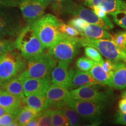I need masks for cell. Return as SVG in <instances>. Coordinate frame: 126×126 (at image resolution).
<instances>
[{
    "label": "cell",
    "instance_id": "obj_1",
    "mask_svg": "<svg viewBox=\"0 0 126 126\" xmlns=\"http://www.w3.org/2000/svg\"><path fill=\"white\" fill-rule=\"evenodd\" d=\"M61 23L56 16L47 14L42 16L31 25L44 47L49 48L63 35L59 31Z\"/></svg>",
    "mask_w": 126,
    "mask_h": 126
},
{
    "label": "cell",
    "instance_id": "obj_2",
    "mask_svg": "<svg viewBox=\"0 0 126 126\" xmlns=\"http://www.w3.org/2000/svg\"><path fill=\"white\" fill-rule=\"evenodd\" d=\"M52 6L57 12L79 17L88 22L98 25L106 30H111L114 27L110 20H105L99 18L92 10L83 7L71 0L57 1Z\"/></svg>",
    "mask_w": 126,
    "mask_h": 126
},
{
    "label": "cell",
    "instance_id": "obj_3",
    "mask_svg": "<svg viewBox=\"0 0 126 126\" xmlns=\"http://www.w3.org/2000/svg\"><path fill=\"white\" fill-rule=\"evenodd\" d=\"M57 60L48 53H42L28 59L25 70L18 75L20 78H43L50 77Z\"/></svg>",
    "mask_w": 126,
    "mask_h": 126
},
{
    "label": "cell",
    "instance_id": "obj_4",
    "mask_svg": "<svg viewBox=\"0 0 126 126\" xmlns=\"http://www.w3.org/2000/svg\"><path fill=\"white\" fill-rule=\"evenodd\" d=\"M14 43L16 48L26 60L43 53L45 48L32 25L29 24L22 29Z\"/></svg>",
    "mask_w": 126,
    "mask_h": 126
},
{
    "label": "cell",
    "instance_id": "obj_5",
    "mask_svg": "<svg viewBox=\"0 0 126 126\" xmlns=\"http://www.w3.org/2000/svg\"><path fill=\"white\" fill-rule=\"evenodd\" d=\"M81 46L94 47L107 59L126 63V46H119L110 39H96L83 37L78 38Z\"/></svg>",
    "mask_w": 126,
    "mask_h": 126
},
{
    "label": "cell",
    "instance_id": "obj_6",
    "mask_svg": "<svg viewBox=\"0 0 126 126\" xmlns=\"http://www.w3.org/2000/svg\"><path fill=\"white\" fill-rule=\"evenodd\" d=\"M67 105L74 109L83 120L92 125H98L104 117L105 105L86 100H78L70 97Z\"/></svg>",
    "mask_w": 126,
    "mask_h": 126
},
{
    "label": "cell",
    "instance_id": "obj_7",
    "mask_svg": "<svg viewBox=\"0 0 126 126\" xmlns=\"http://www.w3.org/2000/svg\"><path fill=\"white\" fill-rule=\"evenodd\" d=\"M25 59L18 51L7 52L0 55V83L18 76L25 70L26 65Z\"/></svg>",
    "mask_w": 126,
    "mask_h": 126
},
{
    "label": "cell",
    "instance_id": "obj_8",
    "mask_svg": "<svg viewBox=\"0 0 126 126\" xmlns=\"http://www.w3.org/2000/svg\"><path fill=\"white\" fill-rule=\"evenodd\" d=\"M81 46L78 38L63 33L59 40L49 47L48 53L58 62L70 63L78 54Z\"/></svg>",
    "mask_w": 126,
    "mask_h": 126
},
{
    "label": "cell",
    "instance_id": "obj_9",
    "mask_svg": "<svg viewBox=\"0 0 126 126\" xmlns=\"http://www.w3.org/2000/svg\"><path fill=\"white\" fill-rule=\"evenodd\" d=\"M23 28L18 11L14 8L0 7V39L15 38Z\"/></svg>",
    "mask_w": 126,
    "mask_h": 126
},
{
    "label": "cell",
    "instance_id": "obj_10",
    "mask_svg": "<svg viewBox=\"0 0 126 126\" xmlns=\"http://www.w3.org/2000/svg\"><path fill=\"white\" fill-rule=\"evenodd\" d=\"M97 86H84L70 91L71 97L81 100H86L106 105L113 96L111 91H100Z\"/></svg>",
    "mask_w": 126,
    "mask_h": 126
},
{
    "label": "cell",
    "instance_id": "obj_11",
    "mask_svg": "<svg viewBox=\"0 0 126 126\" xmlns=\"http://www.w3.org/2000/svg\"><path fill=\"white\" fill-rule=\"evenodd\" d=\"M50 2L49 0H20L18 7L27 24L32 25L43 15Z\"/></svg>",
    "mask_w": 126,
    "mask_h": 126
},
{
    "label": "cell",
    "instance_id": "obj_12",
    "mask_svg": "<svg viewBox=\"0 0 126 126\" xmlns=\"http://www.w3.org/2000/svg\"><path fill=\"white\" fill-rule=\"evenodd\" d=\"M70 63L59 61L51 72V81L53 84L67 88L70 91V86L74 70L70 67Z\"/></svg>",
    "mask_w": 126,
    "mask_h": 126
},
{
    "label": "cell",
    "instance_id": "obj_13",
    "mask_svg": "<svg viewBox=\"0 0 126 126\" xmlns=\"http://www.w3.org/2000/svg\"><path fill=\"white\" fill-rule=\"evenodd\" d=\"M47 108H60L67 105V102L71 97L70 92L67 88L50 85L45 94Z\"/></svg>",
    "mask_w": 126,
    "mask_h": 126
},
{
    "label": "cell",
    "instance_id": "obj_14",
    "mask_svg": "<svg viewBox=\"0 0 126 126\" xmlns=\"http://www.w3.org/2000/svg\"><path fill=\"white\" fill-rule=\"evenodd\" d=\"M51 82L50 77L43 78H22L25 96H27L30 94L45 95L47 89L51 85Z\"/></svg>",
    "mask_w": 126,
    "mask_h": 126
},
{
    "label": "cell",
    "instance_id": "obj_15",
    "mask_svg": "<svg viewBox=\"0 0 126 126\" xmlns=\"http://www.w3.org/2000/svg\"><path fill=\"white\" fill-rule=\"evenodd\" d=\"M82 4L91 8L97 7L111 14L119 11H126V2L123 0H80Z\"/></svg>",
    "mask_w": 126,
    "mask_h": 126
},
{
    "label": "cell",
    "instance_id": "obj_16",
    "mask_svg": "<svg viewBox=\"0 0 126 126\" xmlns=\"http://www.w3.org/2000/svg\"><path fill=\"white\" fill-rule=\"evenodd\" d=\"M93 77L89 72L82 71L79 70H75L72 76L70 91L75 88L84 86H102Z\"/></svg>",
    "mask_w": 126,
    "mask_h": 126
},
{
    "label": "cell",
    "instance_id": "obj_17",
    "mask_svg": "<svg viewBox=\"0 0 126 126\" xmlns=\"http://www.w3.org/2000/svg\"><path fill=\"white\" fill-rule=\"evenodd\" d=\"M110 87L116 89L126 88V63L116 61V66L112 72Z\"/></svg>",
    "mask_w": 126,
    "mask_h": 126
},
{
    "label": "cell",
    "instance_id": "obj_18",
    "mask_svg": "<svg viewBox=\"0 0 126 126\" xmlns=\"http://www.w3.org/2000/svg\"><path fill=\"white\" fill-rule=\"evenodd\" d=\"M79 34L83 37L96 39H110L112 40V35L104 28L98 25L89 22L83 28Z\"/></svg>",
    "mask_w": 126,
    "mask_h": 126
},
{
    "label": "cell",
    "instance_id": "obj_19",
    "mask_svg": "<svg viewBox=\"0 0 126 126\" xmlns=\"http://www.w3.org/2000/svg\"><path fill=\"white\" fill-rule=\"evenodd\" d=\"M0 87L3 91L23 99L25 97L23 88L22 79L19 76L11 79L1 84Z\"/></svg>",
    "mask_w": 126,
    "mask_h": 126
},
{
    "label": "cell",
    "instance_id": "obj_20",
    "mask_svg": "<svg viewBox=\"0 0 126 126\" xmlns=\"http://www.w3.org/2000/svg\"><path fill=\"white\" fill-rule=\"evenodd\" d=\"M22 99L14 95L5 91L0 93V106L4 108L7 111H11L21 106Z\"/></svg>",
    "mask_w": 126,
    "mask_h": 126
},
{
    "label": "cell",
    "instance_id": "obj_21",
    "mask_svg": "<svg viewBox=\"0 0 126 126\" xmlns=\"http://www.w3.org/2000/svg\"><path fill=\"white\" fill-rule=\"evenodd\" d=\"M22 103L39 112H42L47 109L45 95L37 94H28L25 96L22 99Z\"/></svg>",
    "mask_w": 126,
    "mask_h": 126
},
{
    "label": "cell",
    "instance_id": "obj_22",
    "mask_svg": "<svg viewBox=\"0 0 126 126\" xmlns=\"http://www.w3.org/2000/svg\"><path fill=\"white\" fill-rule=\"evenodd\" d=\"M89 72L94 78L103 85L111 86V79L112 72H107L102 68L100 63L94 61L92 68Z\"/></svg>",
    "mask_w": 126,
    "mask_h": 126
},
{
    "label": "cell",
    "instance_id": "obj_23",
    "mask_svg": "<svg viewBox=\"0 0 126 126\" xmlns=\"http://www.w3.org/2000/svg\"><path fill=\"white\" fill-rule=\"evenodd\" d=\"M41 112L27 106H20L15 119L17 126H26L31 120L37 117Z\"/></svg>",
    "mask_w": 126,
    "mask_h": 126
},
{
    "label": "cell",
    "instance_id": "obj_24",
    "mask_svg": "<svg viewBox=\"0 0 126 126\" xmlns=\"http://www.w3.org/2000/svg\"><path fill=\"white\" fill-rule=\"evenodd\" d=\"M59 109H60L64 116L67 117L70 126H80L83 122H85L74 109L68 106L67 105H64Z\"/></svg>",
    "mask_w": 126,
    "mask_h": 126
},
{
    "label": "cell",
    "instance_id": "obj_25",
    "mask_svg": "<svg viewBox=\"0 0 126 126\" xmlns=\"http://www.w3.org/2000/svg\"><path fill=\"white\" fill-rule=\"evenodd\" d=\"M52 126H70L67 117L64 116L62 111L59 108L51 109Z\"/></svg>",
    "mask_w": 126,
    "mask_h": 126
},
{
    "label": "cell",
    "instance_id": "obj_26",
    "mask_svg": "<svg viewBox=\"0 0 126 126\" xmlns=\"http://www.w3.org/2000/svg\"><path fill=\"white\" fill-rule=\"evenodd\" d=\"M19 108L12 111H8L1 116L0 117V126H17L15 122V119L18 115Z\"/></svg>",
    "mask_w": 126,
    "mask_h": 126
},
{
    "label": "cell",
    "instance_id": "obj_27",
    "mask_svg": "<svg viewBox=\"0 0 126 126\" xmlns=\"http://www.w3.org/2000/svg\"><path fill=\"white\" fill-rule=\"evenodd\" d=\"M94 61L86 57H81L77 59L76 65L78 70L82 71L88 72L92 68Z\"/></svg>",
    "mask_w": 126,
    "mask_h": 126
},
{
    "label": "cell",
    "instance_id": "obj_28",
    "mask_svg": "<svg viewBox=\"0 0 126 126\" xmlns=\"http://www.w3.org/2000/svg\"><path fill=\"white\" fill-rule=\"evenodd\" d=\"M36 119L37 121V126H52L51 109H48L42 111L40 114L36 117Z\"/></svg>",
    "mask_w": 126,
    "mask_h": 126
},
{
    "label": "cell",
    "instance_id": "obj_29",
    "mask_svg": "<svg viewBox=\"0 0 126 126\" xmlns=\"http://www.w3.org/2000/svg\"><path fill=\"white\" fill-rule=\"evenodd\" d=\"M110 15L116 24L126 29V11H119L110 14Z\"/></svg>",
    "mask_w": 126,
    "mask_h": 126
},
{
    "label": "cell",
    "instance_id": "obj_30",
    "mask_svg": "<svg viewBox=\"0 0 126 126\" xmlns=\"http://www.w3.org/2000/svg\"><path fill=\"white\" fill-rule=\"evenodd\" d=\"M85 54L89 59L92 60L95 62L100 63L103 60V58L98 50L94 47L91 46H85Z\"/></svg>",
    "mask_w": 126,
    "mask_h": 126
},
{
    "label": "cell",
    "instance_id": "obj_31",
    "mask_svg": "<svg viewBox=\"0 0 126 126\" xmlns=\"http://www.w3.org/2000/svg\"><path fill=\"white\" fill-rule=\"evenodd\" d=\"M16 49L15 43L8 39H0V55Z\"/></svg>",
    "mask_w": 126,
    "mask_h": 126
},
{
    "label": "cell",
    "instance_id": "obj_32",
    "mask_svg": "<svg viewBox=\"0 0 126 126\" xmlns=\"http://www.w3.org/2000/svg\"><path fill=\"white\" fill-rule=\"evenodd\" d=\"M59 31L62 33L71 37H76L79 35V33L74 28L70 25L65 24L63 22L59 26Z\"/></svg>",
    "mask_w": 126,
    "mask_h": 126
},
{
    "label": "cell",
    "instance_id": "obj_33",
    "mask_svg": "<svg viewBox=\"0 0 126 126\" xmlns=\"http://www.w3.org/2000/svg\"><path fill=\"white\" fill-rule=\"evenodd\" d=\"M88 22L85 21V20L82 19L81 18L75 16V18H73L68 21V24L74 27L75 29L78 31L79 33H80L82 31L83 28L85 27V26L87 24Z\"/></svg>",
    "mask_w": 126,
    "mask_h": 126
},
{
    "label": "cell",
    "instance_id": "obj_34",
    "mask_svg": "<svg viewBox=\"0 0 126 126\" xmlns=\"http://www.w3.org/2000/svg\"><path fill=\"white\" fill-rule=\"evenodd\" d=\"M112 40L119 46H126V32H117L112 36Z\"/></svg>",
    "mask_w": 126,
    "mask_h": 126
},
{
    "label": "cell",
    "instance_id": "obj_35",
    "mask_svg": "<svg viewBox=\"0 0 126 126\" xmlns=\"http://www.w3.org/2000/svg\"><path fill=\"white\" fill-rule=\"evenodd\" d=\"M116 61H113L109 59H107L106 60H103L101 62H100V64H101L102 68L105 71L110 73V72H112L114 69L115 66H116Z\"/></svg>",
    "mask_w": 126,
    "mask_h": 126
},
{
    "label": "cell",
    "instance_id": "obj_36",
    "mask_svg": "<svg viewBox=\"0 0 126 126\" xmlns=\"http://www.w3.org/2000/svg\"><path fill=\"white\" fill-rule=\"evenodd\" d=\"M20 0H0V7L15 8L18 7Z\"/></svg>",
    "mask_w": 126,
    "mask_h": 126
},
{
    "label": "cell",
    "instance_id": "obj_37",
    "mask_svg": "<svg viewBox=\"0 0 126 126\" xmlns=\"http://www.w3.org/2000/svg\"><path fill=\"white\" fill-rule=\"evenodd\" d=\"M92 10L94 12V13L99 18L105 20H109L110 19L107 16L106 12L103 11V9L97 7H92L91 8Z\"/></svg>",
    "mask_w": 126,
    "mask_h": 126
},
{
    "label": "cell",
    "instance_id": "obj_38",
    "mask_svg": "<svg viewBox=\"0 0 126 126\" xmlns=\"http://www.w3.org/2000/svg\"><path fill=\"white\" fill-rule=\"evenodd\" d=\"M114 122L116 124L126 126V113L119 111L115 116Z\"/></svg>",
    "mask_w": 126,
    "mask_h": 126
},
{
    "label": "cell",
    "instance_id": "obj_39",
    "mask_svg": "<svg viewBox=\"0 0 126 126\" xmlns=\"http://www.w3.org/2000/svg\"><path fill=\"white\" fill-rule=\"evenodd\" d=\"M119 108L121 112L126 113V97H122L119 103Z\"/></svg>",
    "mask_w": 126,
    "mask_h": 126
},
{
    "label": "cell",
    "instance_id": "obj_40",
    "mask_svg": "<svg viewBox=\"0 0 126 126\" xmlns=\"http://www.w3.org/2000/svg\"><path fill=\"white\" fill-rule=\"evenodd\" d=\"M26 126H37V119L34 118V119L31 120L30 122H29L26 124Z\"/></svg>",
    "mask_w": 126,
    "mask_h": 126
},
{
    "label": "cell",
    "instance_id": "obj_41",
    "mask_svg": "<svg viewBox=\"0 0 126 126\" xmlns=\"http://www.w3.org/2000/svg\"><path fill=\"white\" fill-rule=\"evenodd\" d=\"M7 110L6 109H5L4 108H2V106H0V117L2 116V115H4V114H5L6 113H7Z\"/></svg>",
    "mask_w": 126,
    "mask_h": 126
},
{
    "label": "cell",
    "instance_id": "obj_42",
    "mask_svg": "<svg viewBox=\"0 0 126 126\" xmlns=\"http://www.w3.org/2000/svg\"><path fill=\"white\" fill-rule=\"evenodd\" d=\"M122 97H126V90L123 91V92H122Z\"/></svg>",
    "mask_w": 126,
    "mask_h": 126
},
{
    "label": "cell",
    "instance_id": "obj_43",
    "mask_svg": "<svg viewBox=\"0 0 126 126\" xmlns=\"http://www.w3.org/2000/svg\"><path fill=\"white\" fill-rule=\"evenodd\" d=\"M49 1L51 2V1H64V0H49Z\"/></svg>",
    "mask_w": 126,
    "mask_h": 126
},
{
    "label": "cell",
    "instance_id": "obj_44",
    "mask_svg": "<svg viewBox=\"0 0 126 126\" xmlns=\"http://www.w3.org/2000/svg\"><path fill=\"white\" fill-rule=\"evenodd\" d=\"M2 91V88H1V87H0V93H1V91Z\"/></svg>",
    "mask_w": 126,
    "mask_h": 126
},
{
    "label": "cell",
    "instance_id": "obj_45",
    "mask_svg": "<svg viewBox=\"0 0 126 126\" xmlns=\"http://www.w3.org/2000/svg\"><path fill=\"white\" fill-rule=\"evenodd\" d=\"M125 46H126V43H125Z\"/></svg>",
    "mask_w": 126,
    "mask_h": 126
},
{
    "label": "cell",
    "instance_id": "obj_46",
    "mask_svg": "<svg viewBox=\"0 0 126 126\" xmlns=\"http://www.w3.org/2000/svg\"><path fill=\"white\" fill-rule=\"evenodd\" d=\"M0 86H1V83H0Z\"/></svg>",
    "mask_w": 126,
    "mask_h": 126
}]
</instances>
